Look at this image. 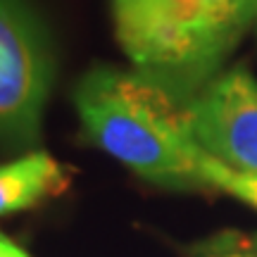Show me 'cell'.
Here are the masks:
<instances>
[{
    "label": "cell",
    "mask_w": 257,
    "mask_h": 257,
    "mask_svg": "<svg viewBox=\"0 0 257 257\" xmlns=\"http://www.w3.org/2000/svg\"><path fill=\"white\" fill-rule=\"evenodd\" d=\"M81 136L146 181L198 188L202 153L186 119V105L138 72L98 64L74 91Z\"/></svg>",
    "instance_id": "cell-1"
},
{
    "label": "cell",
    "mask_w": 257,
    "mask_h": 257,
    "mask_svg": "<svg viewBox=\"0 0 257 257\" xmlns=\"http://www.w3.org/2000/svg\"><path fill=\"white\" fill-rule=\"evenodd\" d=\"M257 0H112L114 34L138 74L186 102L238 46Z\"/></svg>",
    "instance_id": "cell-2"
},
{
    "label": "cell",
    "mask_w": 257,
    "mask_h": 257,
    "mask_svg": "<svg viewBox=\"0 0 257 257\" xmlns=\"http://www.w3.org/2000/svg\"><path fill=\"white\" fill-rule=\"evenodd\" d=\"M50 74L38 19L22 0H0V138L27 146L38 136Z\"/></svg>",
    "instance_id": "cell-3"
},
{
    "label": "cell",
    "mask_w": 257,
    "mask_h": 257,
    "mask_svg": "<svg viewBox=\"0 0 257 257\" xmlns=\"http://www.w3.org/2000/svg\"><path fill=\"white\" fill-rule=\"evenodd\" d=\"M186 119L205 155L240 174H257V81L245 67L212 79L186 102Z\"/></svg>",
    "instance_id": "cell-4"
},
{
    "label": "cell",
    "mask_w": 257,
    "mask_h": 257,
    "mask_svg": "<svg viewBox=\"0 0 257 257\" xmlns=\"http://www.w3.org/2000/svg\"><path fill=\"white\" fill-rule=\"evenodd\" d=\"M69 181V169L48 153H31L10 165H0V214L27 210L60 195Z\"/></svg>",
    "instance_id": "cell-5"
},
{
    "label": "cell",
    "mask_w": 257,
    "mask_h": 257,
    "mask_svg": "<svg viewBox=\"0 0 257 257\" xmlns=\"http://www.w3.org/2000/svg\"><path fill=\"white\" fill-rule=\"evenodd\" d=\"M202 181L205 186L231 193L233 198L248 202L257 210V174H240L217 162L214 157H202Z\"/></svg>",
    "instance_id": "cell-6"
},
{
    "label": "cell",
    "mask_w": 257,
    "mask_h": 257,
    "mask_svg": "<svg viewBox=\"0 0 257 257\" xmlns=\"http://www.w3.org/2000/svg\"><path fill=\"white\" fill-rule=\"evenodd\" d=\"M0 257H29L17 243H12L8 236L0 233Z\"/></svg>",
    "instance_id": "cell-7"
},
{
    "label": "cell",
    "mask_w": 257,
    "mask_h": 257,
    "mask_svg": "<svg viewBox=\"0 0 257 257\" xmlns=\"http://www.w3.org/2000/svg\"><path fill=\"white\" fill-rule=\"evenodd\" d=\"M221 257H255V255H221Z\"/></svg>",
    "instance_id": "cell-8"
},
{
    "label": "cell",
    "mask_w": 257,
    "mask_h": 257,
    "mask_svg": "<svg viewBox=\"0 0 257 257\" xmlns=\"http://www.w3.org/2000/svg\"><path fill=\"white\" fill-rule=\"evenodd\" d=\"M255 248H257V238H255ZM255 257H257V255H255Z\"/></svg>",
    "instance_id": "cell-9"
}]
</instances>
